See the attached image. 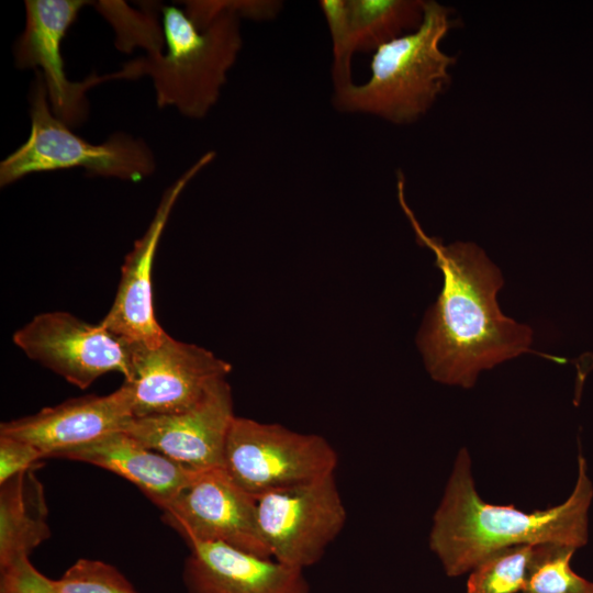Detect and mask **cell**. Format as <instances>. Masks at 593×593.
<instances>
[{
    "mask_svg": "<svg viewBox=\"0 0 593 593\" xmlns=\"http://www.w3.org/2000/svg\"><path fill=\"white\" fill-rule=\"evenodd\" d=\"M214 157V152L205 153L165 190L147 230L125 258L113 304L100 324L130 344L153 346L167 335L154 309L152 269L156 249L180 193Z\"/></svg>",
    "mask_w": 593,
    "mask_h": 593,
    "instance_id": "7c38bea8",
    "label": "cell"
},
{
    "mask_svg": "<svg viewBox=\"0 0 593 593\" xmlns=\"http://www.w3.org/2000/svg\"><path fill=\"white\" fill-rule=\"evenodd\" d=\"M337 463V452L320 435L235 416L222 469L256 497L332 474Z\"/></svg>",
    "mask_w": 593,
    "mask_h": 593,
    "instance_id": "8992f818",
    "label": "cell"
},
{
    "mask_svg": "<svg viewBox=\"0 0 593 593\" xmlns=\"http://www.w3.org/2000/svg\"><path fill=\"white\" fill-rule=\"evenodd\" d=\"M577 549L540 545L522 593H593V582L571 567Z\"/></svg>",
    "mask_w": 593,
    "mask_h": 593,
    "instance_id": "7402d4cb",
    "label": "cell"
},
{
    "mask_svg": "<svg viewBox=\"0 0 593 593\" xmlns=\"http://www.w3.org/2000/svg\"><path fill=\"white\" fill-rule=\"evenodd\" d=\"M161 511L188 546L221 542L271 558L259 532L256 497L222 468L201 471Z\"/></svg>",
    "mask_w": 593,
    "mask_h": 593,
    "instance_id": "30bf717a",
    "label": "cell"
},
{
    "mask_svg": "<svg viewBox=\"0 0 593 593\" xmlns=\"http://www.w3.org/2000/svg\"><path fill=\"white\" fill-rule=\"evenodd\" d=\"M398 199L417 243L433 251L444 276L441 292L417 336L429 376L444 384L471 388L482 370L534 353L532 328L504 316L499 307L503 278L485 253L473 243L445 245L428 236L406 203L401 172Z\"/></svg>",
    "mask_w": 593,
    "mask_h": 593,
    "instance_id": "6da1fadb",
    "label": "cell"
},
{
    "mask_svg": "<svg viewBox=\"0 0 593 593\" xmlns=\"http://www.w3.org/2000/svg\"><path fill=\"white\" fill-rule=\"evenodd\" d=\"M332 41V80L335 88L353 82L356 53L415 31L424 18L423 0H322L318 2Z\"/></svg>",
    "mask_w": 593,
    "mask_h": 593,
    "instance_id": "9a60e30c",
    "label": "cell"
},
{
    "mask_svg": "<svg viewBox=\"0 0 593 593\" xmlns=\"http://www.w3.org/2000/svg\"><path fill=\"white\" fill-rule=\"evenodd\" d=\"M592 501L593 483L580 452L574 486L562 503L535 512L486 503L477 490L470 455L461 448L433 516L428 545L448 577L469 573L491 555L515 546L578 550L589 541Z\"/></svg>",
    "mask_w": 593,
    "mask_h": 593,
    "instance_id": "7a4b0ae2",
    "label": "cell"
},
{
    "mask_svg": "<svg viewBox=\"0 0 593 593\" xmlns=\"http://www.w3.org/2000/svg\"><path fill=\"white\" fill-rule=\"evenodd\" d=\"M133 415V396L123 384L107 395L69 399L40 412L1 423L0 435L38 448L45 458L124 432Z\"/></svg>",
    "mask_w": 593,
    "mask_h": 593,
    "instance_id": "5bb4252c",
    "label": "cell"
},
{
    "mask_svg": "<svg viewBox=\"0 0 593 593\" xmlns=\"http://www.w3.org/2000/svg\"><path fill=\"white\" fill-rule=\"evenodd\" d=\"M234 418L232 390L223 379L191 407L174 414L133 417L124 432L183 466L204 471L222 468Z\"/></svg>",
    "mask_w": 593,
    "mask_h": 593,
    "instance_id": "4fadbf2b",
    "label": "cell"
},
{
    "mask_svg": "<svg viewBox=\"0 0 593 593\" xmlns=\"http://www.w3.org/2000/svg\"><path fill=\"white\" fill-rule=\"evenodd\" d=\"M30 135L0 164V186L36 172L81 167L93 176L139 181L156 169L152 149L142 139L115 133L92 144L72 133L52 111L44 78L36 70L30 91Z\"/></svg>",
    "mask_w": 593,
    "mask_h": 593,
    "instance_id": "5b68a950",
    "label": "cell"
},
{
    "mask_svg": "<svg viewBox=\"0 0 593 593\" xmlns=\"http://www.w3.org/2000/svg\"><path fill=\"white\" fill-rule=\"evenodd\" d=\"M94 7L113 26L118 49L130 53L141 46L147 55L164 52L163 25L154 5L145 4L137 11L123 1H99Z\"/></svg>",
    "mask_w": 593,
    "mask_h": 593,
    "instance_id": "44dd1931",
    "label": "cell"
},
{
    "mask_svg": "<svg viewBox=\"0 0 593 593\" xmlns=\"http://www.w3.org/2000/svg\"><path fill=\"white\" fill-rule=\"evenodd\" d=\"M187 593H310L301 569L221 542L189 546Z\"/></svg>",
    "mask_w": 593,
    "mask_h": 593,
    "instance_id": "2e32d148",
    "label": "cell"
},
{
    "mask_svg": "<svg viewBox=\"0 0 593 593\" xmlns=\"http://www.w3.org/2000/svg\"><path fill=\"white\" fill-rule=\"evenodd\" d=\"M55 458L111 471L135 484L160 510L201 472L148 448L126 432L108 434Z\"/></svg>",
    "mask_w": 593,
    "mask_h": 593,
    "instance_id": "e0dca14e",
    "label": "cell"
},
{
    "mask_svg": "<svg viewBox=\"0 0 593 593\" xmlns=\"http://www.w3.org/2000/svg\"><path fill=\"white\" fill-rule=\"evenodd\" d=\"M0 593H137L113 566L100 560L79 559L57 580L42 574L22 559L1 570Z\"/></svg>",
    "mask_w": 593,
    "mask_h": 593,
    "instance_id": "d6986e66",
    "label": "cell"
},
{
    "mask_svg": "<svg viewBox=\"0 0 593 593\" xmlns=\"http://www.w3.org/2000/svg\"><path fill=\"white\" fill-rule=\"evenodd\" d=\"M161 7L164 52L122 67L124 79L149 76L159 108L203 119L217 103L242 51L240 18L227 0Z\"/></svg>",
    "mask_w": 593,
    "mask_h": 593,
    "instance_id": "3957f363",
    "label": "cell"
},
{
    "mask_svg": "<svg viewBox=\"0 0 593 593\" xmlns=\"http://www.w3.org/2000/svg\"><path fill=\"white\" fill-rule=\"evenodd\" d=\"M231 370V363L212 351L168 334L153 346L130 344V374L124 383L132 392L133 415L182 412L215 382L226 379Z\"/></svg>",
    "mask_w": 593,
    "mask_h": 593,
    "instance_id": "ba28073f",
    "label": "cell"
},
{
    "mask_svg": "<svg viewBox=\"0 0 593 593\" xmlns=\"http://www.w3.org/2000/svg\"><path fill=\"white\" fill-rule=\"evenodd\" d=\"M256 512L271 558L303 571L321 560L347 519L334 473L256 496Z\"/></svg>",
    "mask_w": 593,
    "mask_h": 593,
    "instance_id": "52a82bcc",
    "label": "cell"
},
{
    "mask_svg": "<svg viewBox=\"0 0 593 593\" xmlns=\"http://www.w3.org/2000/svg\"><path fill=\"white\" fill-rule=\"evenodd\" d=\"M91 3L83 0H26L25 26L14 44V64L20 69L37 68L46 88L49 104L57 119L70 128L88 118L87 91L96 85L121 79L120 71L83 81L67 78L61 56V42L80 10Z\"/></svg>",
    "mask_w": 593,
    "mask_h": 593,
    "instance_id": "8fae6325",
    "label": "cell"
},
{
    "mask_svg": "<svg viewBox=\"0 0 593 593\" xmlns=\"http://www.w3.org/2000/svg\"><path fill=\"white\" fill-rule=\"evenodd\" d=\"M456 24L449 8L425 1L421 25L373 53L366 82L335 88L334 108L394 124L421 119L450 83L456 58L443 52L440 44Z\"/></svg>",
    "mask_w": 593,
    "mask_h": 593,
    "instance_id": "277c9868",
    "label": "cell"
},
{
    "mask_svg": "<svg viewBox=\"0 0 593 593\" xmlns=\"http://www.w3.org/2000/svg\"><path fill=\"white\" fill-rule=\"evenodd\" d=\"M0 569L30 558L51 537L44 489L33 469L0 484Z\"/></svg>",
    "mask_w": 593,
    "mask_h": 593,
    "instance_id": "ac0fdd59",
    "label": "cell"
},
{
    "mask_svg": "<svg viewBox=\"0 0 593 593\" xmlns=\"http://www.w3.org/2000/svg\"><path fill=\"white\" fill-rule=\"evenodd\" d=\"M13 343L32 360L79 389L118 371L130 374V344L100 323H86L68 312L34 316L13 334Z\"/></svg>",
    "mask_w": 593,
    "mask_h": 593,
    "instance_id": "9c48e42d",
    "label": "cell"
},
{
    "mask_svg": "<svg viewBox=\"0 0 593 593\" xmlns=\"http://www.w3.org/2000/svg\"><path fill=\"white\" fill-rule=\"evenodd\" d=\"M540 545L497 551L468 574L466 593H522Z\"/></svg>",
    "mask_w": 593,
    "mask_h": 593,
    "instance_id": "ffe728a7",
    "label": "cell"
},
{
    "mask_svg": "<svg viewBox=\"0 0 593 593\" xmlns=\"http://www.w3.org/2000/svg\"><path fill=\"white\" fill-rule=\"evenodd\" d=\"M43 458L44 454L32 444L0 435V484L20 472L33 469Z\"/></svg>",
    "mask_w": 593,
    "mask_h": 593,
    "instance_id": "603a6c76",
    "label": "cell"
}]
</instances>
